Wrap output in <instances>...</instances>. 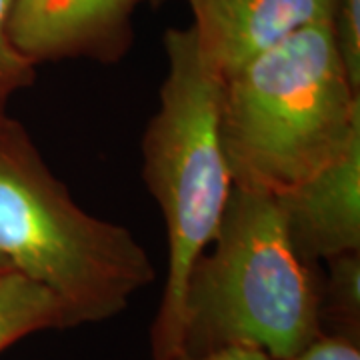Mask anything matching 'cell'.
<instances>
[{"instance_id":"6da1fadb","label":"cell","mask_w":360,"mask_h":360,"mask_svg":"<svg viewBox=\"0 0 360 360\" xmlns=\"http://www.w3.org/2000/svg\"><path fill=\"white\" fill-rule=\"evenodd\" d=\"M219 129L232 186L274 196L359 141L360 90L333 25L302 28L222 78Z\"/></svg>"},{"instance_id":"7a4b0ae2","label":"cell","mask_w":360,"mask_h":360,"mask_svg":"<svg viewBox=\"0 0 360 360\" xmlns=\"http://www.w3.org/2000/svg\"><path fill=\"white\" fill-rule=\"evenodd\" d=\"M322 335L321 290L292 246L276 196L232 186L182 304L186 360L257 348L295 360Z\"/></svg>"},{"instance_id":"3957f363","label":"cell","mask_w":360,"mask_h":360,"mask_svg":"<svg viewBox=\"0 0 360 360\" xmlns=\"http://www.w3.org/2000/svg\"><path fill=\"white\" fill-rule=\"evenodd\" d=\"M168 72L142 136V176L160 206L168 272L156 312L153 360H186L182 304L196 260L212 243L232 191L219 129L222 78L206 65L193 26L165 34Z\"/></svg>"},{"instance_id":"277c9868","label":"cell","mask_w":360,"mask_h":360,"mask_svg":"<svg viewBox=\"0 0 360 360\" xmlns=\"http://www.w3.org/2000/svg\"><path fill=\"white\" fill-rule=\"evenodd\" d=\"M0 257L44 286L72 326L116 316L156 274L129 229L75 202L13 118L0 134Z\"/></svg>"},{"instance_id":"5b68a950","label":"cell","mask_w":360,"mask_h":360,"mask_svg":"<svg viewBox=\"0 0 360 360\" xmlns=\"http://www.w3.org/2000/svg\"><path fill=\"white\" fill-rule=\"evenodd\" d=\"M142 0H14L11 39L34 65L63 58L116 60L132 42Z\"/></svg>"},{"instance_id":"8992f818","label":"cell","mask_w":360,"mask_h":360,"mask_svg":"<svg viewBox=\"0 0 360 360\" xmlns=\"http://www.w3.org/2000/svg\"><path fill=\"white\" fill-rule=\"evenodd\" d=\"M200 54L220 78L302 28L335 20L336 0H186Z\"/></svg>"},{"instance_id":"52a82bcc","label":"cell","mask_w":360,"mask_h":360,"mask_svg":"<svg viewBox=\"0 0 360 360\" xmlns=\"http://www.w3.org/2000/svg\"><path fill=\"white\" fill-rule=\"evenodd\" d=\"M276 200L307 264L360 250V139L330 165L276 194Z\"/></svg>"},{"instance_id":"ba28073f","label":"cell","mask_w":360,"mask_h":360,"mask_svg":"<svg viewBox=\"0 0 360 360\" xmlns=\"http://www.w3.org/2000/svg\"><path fill=\"white\" fill-rule=\"evenodd\" d=\"M72 328L63 304L25 274L11 270L0 276V352L39 330Z\"/></svg>"},{"instance_id":"9c48e42d","label":"cell","mask_w":360,"mask_h":360,"mask_svg":"<svg viewBox=\"0 0 360 360\" xmlns=\"http://www.w3.org/2000/svg\"><path fill=\"white\" fill-rule=\"evenodd\" d=\"M328 283L321 292V321L328 319L333 335L359 340L360 330V250L330 258Z\"/></svg>"},{"instance_id":"30bf717a","label":"cell","mask_w":360,"mask_h":360,"mask_svg":"<svg viewBox=\"0 0 360 360\" xmlns=\"http://www.w3.org/2000/svg\"><path fill=\"white\" fill-rule=\"evenodd\" d=\"M14 0H0V108L8 103V98L18 90L34 84L37 65L28 60L22 52L14 46L11 39V14Z\"/></svg>"},{"instance_id":"8fae6325","label":"cell","mask_w":360,"mask_h":360,"mask_svg":"<svg viewBox=\"0 0 360 360\" xmlns=\"http://www.w3.org/2000/svg\"><path fill=\"white\" fill-rule=\"evenodd\" d=\"M333 28L348 78L360 90V0H336Z\"/></svg>"},{"instance_id":"7c38bea8","label":"cell","mask_w":360,"mask_h":360,"mask_svg":"<svg viewBox=\"0 0 360 360\" xmlns=\"http://www.w3.org/2000/svg\"><path fill=\"white\" fill-rule=\"evenodd\" d=\"M295 360H360L359 340L322 333Z\"/></svg>"},{"instance_id":"4fadbf2b","label":"cell","mask_w":360,"mask_h":360,"mask_svg":"<svg viewBox=\"0 0 360 360\" xmlns=\"http://www.w3.org/2000/svg\"><path fill=\"white\" fill-rule=\"evenodd\" d=\"M193 360H274L270 359L266 352L257 350V348H224L219 352H212V354H206L200 359Z\"/></svg>"},{"instance_id":"5bb4252c","label":"cell","mask_w":360,"mask_h":360,"mask_svg":"<svg viewBox=\"0 0 360 360\" xmlns=\"http://www.w3.org/2000/svg\"><path fill=\"white\" fill-rule=\"evenodd\" d=\"M8 120H11V116H6V112L0 108V134L4 132V129H6V124H8Z\"/></svg>"},{"instance_id":"9a60e30c","label":"cell","mask_w":360,"mask_h":360,"mask_svg":"<svg viewBox=\"0 0 360 360\" xmlns=\"http://www.w3.org/2000/svg\"><path fill=\"white\" fill-rule=\"evenodd\" d=\"M11 270H13V266H11L4 258L0 257V276H2V274H6V272H11Z\"/></svg>"},{"instance_id":"2e32d148","label":"cell","mask_w":360,"mask_h":360,"mask_svg":"<svg viewBox=\"0 0 360 360\" xmlns=\"http://www.w3.org/2000/svg\"><path fill=\"white\" fill-rule=\"evenodd\" d=\"M150 2H153V4H158V2H162V0H150Z\"/></svg>"}]
</instances>
